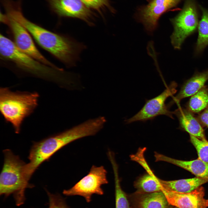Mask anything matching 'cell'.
<instances>
[{
  "label": "cell",
  "instance_id": "cell-24",
  "mask_svg": "<svg viewBox=\"0 0 208 208\" xmlns=\"http://www.w3.org/2000/svg\"><path fill=\"white\" fill-rule=\"evenodd\" d=\"M49 197V208H70L64 200L60 196L51 193L47 191Z\"/></svg>",
  "mask_w": 208,
  "mask_h": 208
},
{
  "label": "cell",
  "instance_id": "cell-9",
  "mask_svg": "<svg viewBox=\"0 0 208 208\" xmlns=\"http://www.w3.org/2000/svg\"><path fill=\"white\" fill-rule=\"evenodd\" d=\"M181 0H147V4L137 8L134 18L143 25L148 32L152 33L157 28L161 16L176 6Z\"/></svg>",
  "mask_w": 208,
  "mask_h": 208
},
{
  "label": "cell",
  "instance_id": "cell-26",
  "mask_svg": "<svg viewBox=\"0 0 208 208\" xmlns=\"http://www.w3.org/2000/svg\"><path fill=\"white\" fill-rule=\"evenodd\" d=\"M174 208H179L177 207H174Z\"/></svg>",
  "mask_w": 208,
  "mask_h": 208
},
{
  "label": "cell",
  "instance_id": "cell-1",
  "mask_svg": "<svg viewBox=\"0 0 208 208\" xmlns=\"http://www.w3.org/2000/svg\"><path fill=\"white\" fill-rule=\"evenodd\" d=\"M7 13L23 26L42 48L67 67L76 65L85 48L83 44L71 38L53 33L29 21L24 16L18 4L10 6Z\"/></svg>",
  "mask_w": 208,
  "mask_h": 208
},
{
  "label": "cell",
  "instance_id": "cell-4",
  "mask_svg": "<svg viewBox=\"0 0 208 208\" xmlns=\"http://www.w3.org/2000/svg\"><path fill=\"white\" fill-rule=\"evenodd\" d=\"M39 95L36 92L13 91L9 88L0 89V111L5 120L18 133L25 118L37 107Z\"/></svg>",
  "mask_w": 208,
  "mask_h": 208
},
{
  "label": "cell",
  "instance_id": "cell-18",
  "mask_svg": "<svg viewBox=\"0 0 208 208\" xmlns=\"http://www.w3.org/2000/svg\"><path fill=\"white\" fill-rule=\"evenodd\" d=\"M160 183L164 188L178 193L190 192L202 185L208 182V179L199 177L172 181L160 179Z\"/></svg>",
  "mask_w": 208,
  "mask_h": 208
},
{
  "label": "cell",
  "instance_id": "cell-11",
  "mask_svg": "<svg viewBox=\"0 0 208 208\" xmlns=\"http://www.w3.org/2000/svg\"><path fill=\"white\" fill-rule=\"evenodd\" d=\"M51 9L58 16L79 19L88 25H94L95 15L81 0H47Z\"/></svg>",
  "mask_w": 208,
  "mask_h": 208
},
{
  "label": "cell",
  "instance_id": "cell-6",
  "mask_svg": "<svg viewBox=\"0 0 208 208\" xmlns=\"http://www.w3.org/2000/svg\"><path fill=\"white\" fill-rule=\"evenodd\" d=\"M170 21L174 27L170 37L171 43L175 49H180L186 38L198 27V15L195 0H185L182 9Z\"/></svg>",
  "mask_w": 208,
  "mask_h": 208
},
{
  "label": "cell",
  "instance_id": "cell-7",
  "mask_svg": "<svg viewBox=\"0 0 208 208\" xmlns=\"http://www.w3.org/2000/svg\"><path fill=\"white\" fill-rule=\"evenodd\" d=\"M107 173V171L103 166L93 165L86 176L71 188L64 190L63 193L67 196H82L87 202H90L93 194H104L101 186L108 183Z\"/></svg>",
  "mask_w": 208,
  "mask_h": 208
},
{
  "label": "cell",
  "instance_id": "cell-20",
  "mask_svg": "<svg viewBox=\"0 0 208 208\" xmlns=\"http://www.w3.org/2000/svg\"><path fill=\"white\" fill-rule=\"evenodd\" d=\"M114 173L116 208H129L127 196L122 189L118 175V167L114 157L109 160Z\"/></svg>",
  "mask_w": 208,
  "mask_h": 208
},
{
  "label": "cell",
  "instance_id": "cell-19",
  "mask_svg": "<svg viewBox=\"0 0 208 208\" xmlns=\"http://www.w3.org/2000/svg\"><path fill=\"white\" fill-rule=\"evenodd\" d=\"M200 7L202 15L198 27V36L195 49L196 54L201 53L208 45V9Z\"/></svg>",
  "mask_w": 208,
  "mask_h": 208
},
{
  "label": "cell",
  "instance_id": "cell-16",
  "mask_svg": "<svg viewBox=\"0 0 208 208\" xmlns=\"http://www.w3.org/2000/svg\"><path fill=\"white\" fill-rule=\"evenodd\" d=\"M178 105V108L173 112V114L177 117L181 126L190 135L201 140H206L203 129L198 119L188 109Z\"/></svg>",
  "mask_w": 208,
  "mask_h": 208
},
{
  "label": "cell",
  "instance_id": "cell-17",
  "mask_svg": "<svg viewBox=\"0 0 208 208\" xmlns=\"http://www.w3.org/2000/svg\"><path fill=\"white\" fill-rule=\"evenodd\" d=\"M208 80V70L197 73L187 81L178 94L173 98L174 102L177 105L182 99L192 96L201 89Z\"/></svg>",
  "mask_w": 208,
  "mask_h": 208
},
{
  "label": "cell",
  "instance_id": "cell-8",
  "mask_svg": "<svg viewBox=\"0 0 208 208\" xmlns=\"http://www.w3.org/2000/svg\"><path fill=\"white\" fill-rule=\"evenodd\" d=\"M177 86L176 82L172 81L160 94L152 99L146 100L142 109L133 117L125 120V122L129 124L137 121L145 122L161 115L173 118V112L169 110L165 102L169 97L176 92Z\"/></svg>",
  "mask_w": 208,
  "mask_h": 208
},
{
  "label": "cell",
  "instance_id": "cell-2",
  "mask_svg": "<svg viewBox=\"0 0 208 208\" xmlns=\"http://www.w3.org/2000/svg\"><path fill=\"white\" fill-rule=\"evenodd\" d=\"M0 52L4 59L12 62L23 71L35 76L53 81L65 88L70 86L73 81L72 73L42 63L20 51L13 42L1 34L0 36Z\"/></svg>",
  "mask_w": 208,
  "mask_h": 208
},
{
  "label": "cell",
  "instance_id": "cell-25",
  "mask_svg": "<svg viewBox=\"0 0 208 208\" xmlns=\"http://www.w3.org/2000/svg\"><path fill=\"white\" fill-rule=\"evenodd\" d=\"M197 119L200 124L208 127V107L199 114Z\"/></svg>",
  "mask_w": 208,
  "mask_h": 208
},
{
  "label": "cell",
  "instance_id": "cell-14",
  "mask_svg": "<svg viewBox=\"0 0 208 208\" xmlns=\"http://www.w3.org/2000/svg\"><path fill=\"white\" fill-rule=\"evenodd\" d=\"M129 196L130 208H169L170 205L161 191L150 193L136 192Z\"/></svg>",
  "mask_w": 208,
  "mask_h": 208
},
{
  "label": "cell",
  "instance_id": "cell-13",
  "mask_svg": "<svg viewBox=\"0 0 208 208\" xmlns=\"http://www.w3.org/2000/svg\"><path fill=\"white\" fill-rule=\"evenodd\" d=\"M134 160L141 165L146 172L134 181V186L137 190L136 192L150 193L161 191L162 186L160 179L155 175L149 167L144 158V154H137L134 157Z\"/></svg>",
  "mask_w": 208,
  "mask_h": 208
},
{
  "label": "cell",
  "instance_id": "cell-3",
  "mask_svg": "<svg viewBox=\"0 0 208 208\" xmlns=\"http://www.w3.org/2000/svg\"><path fill=\"white\" fill-rule=\"evenodd\" d=\"M94 131L92 124L86 121L70 129L49 137L33 144L27 164L29 174L32 176L43 162L60 149L76 140L92 136Z\"/></svg>",
  "mask_w": 208,
  "mask_h": 208
},
{
  "label": "cell",
  "instance_id": "cell-10",
  "mask_svg": "<svg viewBox=\"0 0 208 208\" xmlns=\"http://www.w3.org/2000/svg\"><path fill=\"white\" fill-rule=\"evenodd\" d=\"M1 21L9 26L13 37L14 42L20 51L47 65L55 68H58L41 54L29 32L21 25L7 14L2 15Z\"/></svg>",
  "mask_w": 208,
  "mask_h": 208
},
{
  "label": "cell",
  "instance_id": "cell-5",
  "mask_svg": "<svg viewBox=\"0 0 208 208\" xmlns=\"http://www.w3.org/2000/svg\"><path fill=\"white\" fill-rule=\"evenodd\" d=\"M4 161L0 177V194L5 196L13 194L16 205L22 204L25 200L26 188L31 187L30 179L26 170V164L12 151H3Z\"/></svg>",
  "mask_w": 208,
  "mask_h": 208
},
{
  "label": "cell",
  "instance_id": "cell-23",
  "mask_svg": "<svg viewBox=\"0 0 208 208\" xmlns=\"http://www.w3.org/2000/svg\"><path fill=\"white\" fill-rule=\"evenodd\" d=\"M89 8L97 11L102 15L103 12L108 10L113 13L115 10L111 6L109 0H81Z\"/></svg>",
  "mask_w": 208,
  "mask_h": 208
},
{
  "label": "cell",
  "instance_id": "cell-22",
  "mask_svg": "<svg viewBox=\"0 0 208 208\" xmlns=\"http://www.w3.org/2000/svg\"><path fill=\"white\" fill-rule=\"evenodd\" d=\"M190 140L196 149L198 158L208 164V141L190 135Z\"/></svg>",
  "mask_w": 208,
  "mask_h": 208
},
{
  "label": "cell",
  "instance_id": "cell-15",
  "mask_svg": "<svg viewBox=\"0 0 208 208\" xmlns=\"http://www.w3.org/2000/svg\"><path fill=\"white\" fill-rule=\"evenodd\" d=\"M156 162L164 161L184 169L197 177L208 179V164L199 158L191 161L179 160L171 158L155 152Z\"/></svg>",
  "mask_w": 208,
  "mask_h": 208
},
{
  "label": "cell",
  "instance_id": "cell-12",
  "mask_svg": "<svg viewBox=\"0 0 208 208\" xmlns=\"http://www.w3.org/2000/svg\"><path fill=\"white\" fill-rule=\"evenodd\" d=\"M161 191L170 205L179 208L208 207V199L205 198V190L202 187L200 186L188 193L174 192L167 190L162 187Z\"/></svg>",
  "mask_w": 208,
  "mask_h": 208
},
{
  "label": "cell",
  "instance_id": "cell-21",
  "mask_svg": "<svg viewBox=\"0 0 208 208\" xmlns=\"http://www.w3.org/2000/svg\"><path fill=\"white\" fill-rule=\"evenodd\" d=\"M208 107V88L204 86L192 96L188 103V110L192 113H198Z\"/></svg>",
  "mask_w": 208,
  "mask_h": 208
}]
</instances>
